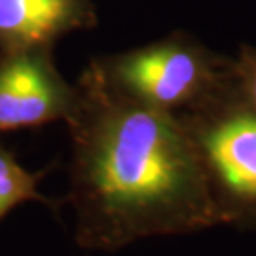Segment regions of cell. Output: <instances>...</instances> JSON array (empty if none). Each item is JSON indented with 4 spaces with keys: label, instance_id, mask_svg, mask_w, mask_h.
<instances>
[{
    "label": "cell",
    "instance_id": "7",
    "mask_svg": "<svg viewBox=\"0 0 256 256\" xmlns=\"http://www.w3.org/2000/svg\"><path fill=\"white\" fill-rule=\"evenodd\" d=\"M232 76L234 94L256 112V47H240L236 57H232Z\"/></svg>",
    "mask_w": 256,
    "mask_h": 256
},
{
    "label": "cell",
    "instance_id": "2",
    "mask_svg": "<svg viewBox=\"0 0 256 256\" xmlns=\"http://www.w3.org/2000/svg\"><path fill=\"white\" fill-rule=\"evenodd\" d=\"M176 118L192 138L224 226L256 228V112L232 88Z\"/></svg>",
    "mask_w": 256,
    "mask_h": 256
},
{
    "label": "cell",
    "instance_id": "6",
    "mask_svg": "<svg viewBox=\"0 0 256 256\" xmlns=\"http://www.w3.org/2000/svg\"><path fill=\"white\" fill-rule=\"evenodd\" d=\"M28 202L45 203L38 192V178L27 172L0 145V222L17 206Z\"/></svg>",
    "mask_w": 256,
    "mask_h": 256
},
{
    "label": "cell",
    "instance_id": "1",
    "mask_svg": "<svg viewBox=\"0 0 256 256\" xmlns=\"http://www.w3.org/2000/svg\"><path fill=\"white\" fill-rule=\"evenodd\" d=\"M74 240L115 253L143 240L222 228L198 153L182 122L116 86L75 116Z\"/></svg>",
    "mask_w": 256,
    "mask_h": 256
},
{
    "label": "cell",
    "instance_id": "5",
    "mask_svg": "<svg viewBox=\"0 0 256 256\" xmlns=\"http://www.w3.org/2000/svg\"><path fill=\"white\" fill-rule=\"evenodd\" d=\"M68 12V0H0V32L40 42L64 24Z\"/></svg>",
    "mask_w": 256,
    "mask_h": 256
},
{
    "label": "cell",
    "instance_id": "3",
    "mask_svg": "<svg viewBox=\"0 0 256 256\" xmlns=\"http://www.w3.org/2000/svg\"><path fill=\"white\" fill-rule=\"evenodd\" d=\"M114 80V86L140 104L182 116L233 88L232 57L176 35L118 58Z\"/></svg>",
    "mask_w": 256,
    "mask_h": 256
},
{
    "label": "cell",
    "instance_id": "4",
    "mask_svg": "<svg viewBox=\"0 0 256 256\" xmlns=\"http://www.w3.org/2000/svg\"><path fill=\"white\" fill-rule=\"evenodd\" d=\"M64 102L30 60H17L0 74V132L40 125L62 114Z\"/></svg>",
    "mask_w": 256,
    "mask_h": 256
}]
</instances>
